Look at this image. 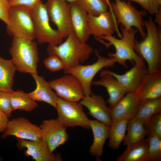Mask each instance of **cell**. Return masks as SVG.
Returning a JSON list of instances; mask_svg holds the SVG:
<instances>
[{
	"label": "cell",
	"instance_id": "cell-1",
	"mask_svg": "<svg viewBox=\"0 0 161 161\" xmlns=\"http://www.w3.org/2000/svg\"><path fill=\"white\" fill-rule=\"evenodd\" d=\"M145 36L140 41L135 39L136 53L145 61L148 72L161 70V29L151 17L143 20Z\"/></svg>",
	"mask_w": 161,
	"mask_h": 161
},
{
	"label": "cell",
	"instance_id": "cell-2",
	"mask_svg": "<svg viewBox=\"0 0 161 161\" xmlns=\"http://www.w3.org/2000/svg\"><path fill=\"white\" fill-rule=\"evenodd\" d=\"M122 35L120 39H118L112 35L102 36L95 38L107 48L111 46H114L115 52H109V57L114 58L117 62L127 68L126 62L129 61L131 64H145L144 61L136 52L134 49L136 34L138 32L136 29L132 28L127 30L122 25L120 26Z\"/></svg>",
	"mask_w": 161,
	"mask_h": 161
},
{
	"label": "cell",
	"instance_id": "cell-3",
	"mask_svg": "<svg viewBox=\"0 0 161 161\" xmlns=\"http://www.w3.org/2000/svg\"><path fill=\"white\" fill-rule=\"evenodd\" d=\"M93 51L92 47L86 43H81L73 32L60 44L56 46L49 45L47 48L49 54L57 55L63 62L64 65L63 70L84 63Z\"/></svg>",
	"mask_w": 161,
	"mask_h": 161
},
{
	"label": "cell",
	"instance_id": "cell-4",
	"mask_svg": "<svg viewBox=\"0 0 161 161\" xmlns=\"http://www.w3.org/2000/svg\"><path fill=\"white\" fill-rule=\"evenodd\" d=\"M9 52L16 70L31 75L38 74L39 59L37 44L33 40L13 37Z\"/></svg>",
	"mask_w": 161,
	"mask_h": 161
},
{
	"label": "cell",
	"instance_id": "cell-5",
	"mask_svg": "<svg viewBox=\"0 0 161 161\" xmlns=\"http://www.w3.org/2000/svg\"><path fill=\"white\" fill-rule=\"evenodd\" d=\"M32 10L23 6L10 7L9 19L6 24L9 35L32 40L36 38Z\"/></svg>",
	"mask_w": 161,
	"mask_h": 161
},
{
	"label": "cell",
	"instance_id": "cell-6",
	"mask_svg": "<svg viewBox=\"0 0 161 161\" xmlns=\"http://www.w3.org/2000/svg\"><path fill=\"white\" fill-rule=\"evenodd\" d=\"M109 2V7L115 15L118 25H121L127 30L136 27L142 38L146 35L144 27L143 17L147 15L145 10H137L131 3L123 0H114Z\"/></svg>",
	"mask_w": 161,
	"mask_h": 161
},
{
	"label": "cell",
	"instance_id": "cell-7",
	"mask_svg": "<svg viewBox=\"0 0 161 161\" xmlns=\"http://www.w3.org/2000/svg\"><path fill=\"white\" fill-rule=\"evenodd\" d=\"M97 61L90 65L79 64L64 70L65 74L75 76L81 83L85 96L90 95L92 93L91 85L93 80L97 73L103 68L114 66L117 61L113 57L106 58L101 55L97 49L95 50Z\"/></svg>",
	"mask_w": 161,
	"mask_h": 161
},
{
	"label": "cell",
	"instance_id": "cell-8",
	"mask_svg": "<svg viewBox=\"0 0 161 161\" xmlns=\"http://www.w3.org/2000/svg\"><path fill=\"white\" fill-rule=\"evenodd\" d=\"M32 12L35 37L38 43H48L53 46L61 44L64 38L57 29L51 26L45 4L42 1L32 8Z\"/></svg>",
	"mask_w": 161,
	"mask_h": 161
},
{
	"label": "cell",
	"instance_id": "cell-9",
	"mask_svg": "<svg viewBox=\"0 0 161 161\" xmlns=\"http://www.w3.org/2000/svg\"><path fill=\"white\" fill-rule=\"evenodd\" d=\"M55 109L58 114L57 119L66 127L80 126L90 129L89 120L80 102L68 101L58 97Z\"/></svg>",
	"mask_w": 161,
	"mask_h": 161
},
{
	"label": "cell",
	"instance_id": "cell-10",
	"mask_svg": "<svg viewBox=\"0 0 161 161\" xmlns=\"http://www.w3.org/2000/svg\"><path fill=\"white\" fill-rule=\"evenodd\" d=\"M45 4L49 18L66 38L73 32L69 3L65 0H47Z\"/></svg>",
	"mask_w": 161,
	"mask_h": 161
},
{
	"label": "cell",
	"instance_id": "cell-11",
	"mask_svg": "<svg viewBox=\"0 0 161 161\" xmlns=\"http://www.w3.org/2000/svg\"><path fill=\"white\" fill-rule=\"evenodd\" d=\"M57 96L66 100L78 102L84 97L82 85L74 75L66 74L49 82Z\"/></svg>",
	"mask_w": 161,
	"mask_h": 161
},
{
	"label": "cell",
	"instance_id": "cell-12",
	"mask_svg": "<svg viewBox=\"0 0 161 161\" xmlns=\"http://www.w3.org/2000/svg\"><path fill=\"white\" fill-rule=\"evenodd\" d=\"M10 136L27 140H35L41 138V129L40 126L32 123L25 117L13 118L9 120L1 138L4 139Z\"/></svg>",
	"mask_w": 161,
	"mask_h": 161
},
{
	"label": "cell",
	"instance_id": "cell-13",
	"mask_svg": "<svg viewBox=\"0 0 161 161\" xmlns=\"http://www.w3.org/2000/svg\"><path fill=\"white\" fill-rule=\"evenodd\" d=\"M39 126L41 138L47 143L51 153L65 143L69 139L67 127L57 118L44 120Z\"/></svg>",
	"mask_w": 161,
	"mask_h": 161
},
{
	"label": "cell",
	"instance_id": "cell-14",
	"mask_svg": "<svg viewBox=\"0 0 161 161\" xmlns=\"http://www.w3.org/2000/svg\"><path fill=\"white\" fill-rule=\"evenodd\" d=\"M87 19L91 34L95 38L112 35L115 31L121 37L116 17L110 10L96 16L87 14Z\"/></svg>",
	"mask_w": 161,
	"mask_h": 161
},
{
	"label": "cell",
	"instance_id": "cell-15",
	"mask_svg": "<svg viewBox=\"0 0 161 161\" xmlns=\"http://www.w3.org/2000/svg\"><path fill=\"white\" fill-rule=\"evenodd\" d=\"M17 146L20 149L25 148L24 155L30 156L36 161H61L59 154L51 153L46 142L41 138L30 140L17 138Z\"/></svg>",
	"mask_w": 161,
	"mask_h": 161
},
{
	"label": "cell",
	"instance_id": "cell-16",
	"mask_svg": "<svg viewBox=\"0 0 161 161\" xmlns=\"http://www.w3.org/2000/svg\"><path fill=\"white\" fill-rule=\"evenodd\" d=\"M148 72L145 64H135L131 68L123 74L120 75L107 69L101 70L100 73H107L114 77L127 93L135 92Z\"/></svg>",
	"mask_w": 161,
	"mask_h": 161
},
{
	"label": "cell",
	"instance_id": "cell-17",
	"mask_svg": "<svg viewBox=\"0 0 161 161\" xmlns=\"http://www.w3.org/2000/svg\"><path fill=\"white\" fill-rule=\"evenodd\" d=\"M80 103L89 110V114L97 120L110 126L112 123L111 109L106 105V102L103 97L92 93L84 96Z\"/></svg>",
	"mask_w": 161,
	"mask_h": 161
},
{
	"label": "cell",
	"instance_id": "cell-18",
	"mask_svg": "<svg viewBox=\"0 0 161 161\" xmlns=\"http://www.w3.org/2000/svg\"><path fill=\"white\" fill-rule=\"evenodd\" d=\"M140 101L135 92H129L111 109L112 122L134 118L137 113Z\"/></svg>",
	"mask_w": 161,
	"mask_h": 161
},
{
	"label": "cell",
	"instance_id": "cell-19",
	"mask_svg": "<svg viewBox=\"0 0 161 161\" xmlns=\"http://www.w3.org/2000/svg\"><path fill=\"white\" fill-rule=\"evenodd\" d=\"M135 93L140 101L161 97V70L148 72Z\"/></svg>",
	"mask_w": 161,
	"mask_h": 161
},
{
	"label": "cell",
	"instance_id": "cell-20",
	"mask_svg": "<svg viewBox=\"0 0 161 161\" xmlns=\"http://www.w3.org/2000/svg\"><path fill=\"white\" fill-rule=\"evenodd\" d=\"M69 5L73 32L81 43H86L91 35L87 13L77 1L69 3Z\"/></svg>",
	"mask_w": 161,
	"mask_h": 161
},
{
	"label": "cell",
	"instance_id": "cell-21",
	"mask_svg": "<svg viewBox=\"0 0 161 161\" xmlns=\"http://www.w3.org/2000/svg\"><path fill=\"white\" fill-rule=\"evenodd\" d=\"M101 78L93 81L92 85L105 87L109 97L107 100L110 108L114 107L127 93L119 81L114 77L107 73H100Z\"/></svg>",
	"mask_w": 161,
	"mask_h": 161
},
{
	"label": "cell",
	"instance_id": "cell-22",
	"mask_svg": "<svg viewBox=\"0 0 161 161\" xmlns=\"http://www.w3.org/2000/svg\"><path fill=\"white\" fill-rule=\"evenodd\" d=\"M31 75L35 80L36 86L33 91L27 93V95L36 101L45 102L55 109L58 97L52 91L49 82L37 74Z\"/></svg>",
	"mask_w": 161,
	"mask_h": 161
},
{
	"label": "cell",
	"instance_id": "cell-23",
	"mask_svg": "<svg viewBox=\"0 0 161 161\" xmlns=\"http://www.w3.org/2000/svg\"><path fill=\"white\" fill-rule=\"evenodd\" d=\"M89 126L94 138L89 152L92 156L98 158L103 155L104 143L109 137L110 127L97 120H90Z\"/></svg>",
	"mask_w": 161,
	"mask_h": 161
},
{
	"label": "cell",
	"instance_id": "cell-24",
	"mask_svg": "<svg viewBox=\"0 0 161 161\" xmlns=\"http://www.w3.org/2000/svg\"><path fill=\"white\" fill-rule=\"evenodd\" d=\"M116 159L117 161H148L147 138L128 145Z\"/></svg>",
	"mask_w": 161,
	"mask_h": 161
},
{
	"label": "cell",
	"instance_id": "cell-25",
	"mask_svg": "<svg viewBox=\"0 0 161 161\" xmlns=\"http://www.w3.org/2000/svg\"><path fill=\"white\" fill-rule=\"evenodd\" d=\"M16 71L11 59L6 60L0 56V91L9 92L13 91Z\"/></svg>",
	"mask_w": 161,
	"mask_h": 161
},
{
	"label": "cell",
	"instance_id": "cell-26",
	"mask_svg": "<svg viewBox=\"0 0 161 161\" xmlns=\"http://www.w3.org/2000/svg\"><path fill=\"white\" fill-rule=\"evenodd\" d=\"M10 97L12 111L19 110L30 112L38 106L36 101L22 90L12 91L10 92Z\"/></svg>",
	"mask_w": 161,
	"mask_h": 161
},
{
	"label": "cell",
	"instance_id": "cell-27",
	"mask_svg": "<svg viewBox=\"0 0 161 161\" xmlns=\"http://www.w3.org/2000/svg\"><path fill=\"white\" fill-rule=\"evenodd\" d=\"M127 133L123 141V145L127 146L138 142L147 135L143 123L134 118L128 121Z\"/></svg>",
	"mask_w": 161,
	"mask_h": 161
},
{
	"label": "cell",
	"instance_id": "cell-28",
	"mask_svg": "<svg viewBox=\"0 0 161 161\" xmlns=\"http://www.w3.org/2000/svg\"><path fill=\"white\" fill-rule=\"evenodd\" d=\"M161 111V97L140 101L135 117L144 123L153 114Z\"/></svg>",
	"mask_w": 161,
	"mask_h": 161
},
{
	"label": "cell",
	"instance_id": "cell-29",
	"mask_svg": "<svg viewBox=\"0 0 161 161\" xmlns=\"http://www.w3.org/2000/svg\"><path fill=\"white\" fill-rule=\"evenodd\" d=\"M128 120H121L112 122L110 126L109 146L113 149H117L123 141L126 135Z\"/></svg>",
	"mask_w": 161,
	"mask_h": 161
},
{
	"label": "cell",
	"instance_id": "cell-30",
	"mask_svg": "<svg viewBox=\"0 0 161 161\" xmlns=\"http://www.w3.org/2000/svg\"><path fill=\"white\" fill-rule=\"evenodd\" d=\"M109 0H77V2L87 14L97 16L109 8Z\"/></svg>",
	"mask_w": 161,
	"mask_h": 161
},
{
	"label": "cell",
	"instance_id": "cell-31",
	"mask_svg": "<svg viewBox=\"0 0 161 161\" xmlns=\"http://www.w3.org/2000/svg\"><path fill=\"white\" fill-rule=\"evenodd\" d=\"M139 4L145 11L151 15H155L154 22L161 26V1L159 0H128Z\"/></svg>",
	"mask_w": 161,
	"mask_h": 161
},
{
	"label": "cell",
	"instance_id": "cell-32",
	"mask_svg": "<svg viewBox=\"0 0 161 161\" xmlns=\"http://www.w3.org/2000/svg\"><path fill=\"white\" fill-rule=\"evenodd\" d=\"M147 139L148 143V161H161V138L149 135Z\"/></svg>",
	"mask_w": 161,
	"mask_h": 161
},
{
	"label": "cell",
	"instance_id": "cell-33",
	"mask_svg": "<svg viewBox=\"0 0 161 161\" xmlns=\"http://www.w3.org/2000/svg\"><path fill=\"white\" fill-rule=\"evenodd\" d=\"M143 124L147 135L161 138V111L153 114Z\"/></svg>",
	"mask_w": 161,
	"mask_h": 161
},
{
	"label": "cell",
	"instance_id": "cell-34",
	"mask_svg": "<svg viewBox=\"0 0 161 161\" xmlns=\"http://www.w3.org/2000/svg\"><path fill=\"white\" fill-rule=\"evenodd\" d=\"M45 67L51 72H56L63 69L64 65L60 58L54 54H49L43 61Z\"/></svg>",
	"mask_w": 161,
	"mask_h": 161
},
{
	"label": "cell",
	"instance_id": "cell-35",
	"mask_svg": "<svg viewBox=\"0 0 161 161\" xmlns=\"http://www.w3.org/2000/svg\"><path fill=\"white\" fill-rule=\"evenodd\" d=\"M0 110L9 118L11 116V109L10 92L0 91Z\"/></svg>",
	"mask_w": 161,
	"mask_h": 161
},
{
	"label": "cell",
	"instance_id": "cell-36",
	"mask_svg": "<svg viewBox=\"0 0 161 161\" xmlns=\"http://www.w3.org/2000/svg\"><path fill=\"white\" fill-rule=\"evenodd\" d=\"M9 6L8 1L6 0H0V19L6 24L9 18Z\"/></svg>",
	"mask_w": 161,
	"mask_h": 161
},
{
	"label": "cell",
	"instance_id": "cell-37",
	"mask_svg": "<svg viewBox=\"0 0 161 161\" xmlns=\"http://www.w3.org/2000/svg\"><path fill=\"white\" fill-rule=\"evenodd\" d=\"M41 0H10L9 7L15 6H23L32 8Z\"/></svg>",
	"mask_w": 161,
	"mask_h": 161
},
{
	"label": "cell",
	"instance_id": "cell-38",
	"mask_svg": "<svg viewBox=\"0 0 161 161\" xmlns=\"http://www.w3.org/2000/svg\"><path fill=\"white\" fill-rule=\"evenodd\" d=\"M8 117L0 110V134L2 133L6 128L9 120Z\"/></svg>",
	"mask_w": 161,
	"mask_h": 161
},
{
	"label": "cell",
	"instance_id": "cell-39",
	"mask_svg": "<svg viewBox=\"0 0 161 161\" xmlns=\"http://www.w3.org/2000/svg\"><path fill=\"white\" fill-rule=\"evenodd\" d=\"M69 3L77 1V0H65Z\"/></svg>",
	"mask_w": 161,
	"mask_h": 161
},
{
	"label": "cell",
	"instance_id": "cell-40",
	"mask_svg": "<svg viewBox=\"0 0 161 161\" xmlns=\"http://www.w3.org/2000/svg\"><path fill=\"white\" fill-rule=\"evenodd\" d=\"M7 0V1H8L10 0Z\"/></svg>",
	"mask_w": 161,
	"mask_h": 161
},
{
	"label": "cell",
	"instance_id": "cell-41",
	"mask_svg": "<svg viewBox=\"0 0 161 161\" xmlns=\"http://www.w3.org/2000/svg\"><path fill=\"white\" fill-rule=\"evenodd\" d=\"M160 1H161V0H159Z\"/></svg>",
	"mask_w": 161,
	"mask_h": 161
}]
</instances>
